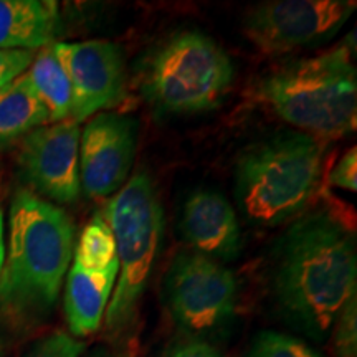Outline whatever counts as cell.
<instances>
[{
  "mask_svg": "<svg viewBox=\"0 0 357 357\" xmlns=\"http://www.w3.org/2000/svg\"><path fill=\"white\" fill-rule=\"evenodd\" d=\"M273 283L293 328L326 341L339 310L357 289L354 231L324 212L301 218L281 238Z\"/></svg>",
  "mask_w": 357,
  "mask_h": 357,
  "instance_id": "1",
  "label": "cell"
},
{
  "mask_svg": "<svg viewBox=\"0 0 357 357\" xmlns=\"http://www.w3.org/2000/svg\"><path fill=\"white\" fill-rule=\"evenodd\" d=\"M75 252V227L63 208L32 190H17L0 275V318L32 328L50 318Z\"/></svg>",
  "mask_w": 357,
  "mask_h": 357,
  "instance_id": "2",
  "label": "cell"
},
{
  "mask_svg": "<svg viewBox=\"0 0 357 357\" xmlns=\"http://www.w3.org/2000/svg\"><path fill=\"white\" fill-rule=\"evenodd\" d=\"M278 118L316 139L351 134L357 119V75L347 43L271 71L258 86Z\"/></svg>",
  "mask_w": 357,
  "mask_h": 357,
  "instance_id": "3",
  "label": "cell"
},
{
  "mask_svg": "<svg viewBox=\"0 0 357 357\" xmlns=\"http://www.w3.org/2000/svg\"><path fill=\"white\" fill-rule=\"evenodd\" d=\"M324 144L281 131L248 147L235 169V195L248 223L276 227L300 213L321 181Z\"/></svg>",
  "mask_w": 357,
  "mask_h": 357,
  "instance_id": "4",
  "label": "cell"
},
{
  "mask_svg": "<svg viewBox=\"0 0 357 357\" xmlns=\"http://www.w3.org/2000/svg\"><path fill=\"white\" fill-rule=\"evenodd\" d=\"M102 217L114 235L119 263L116 288L105 314L106 331L114 336L126 331L136 318L162 235V207L151 177L134 174L113 195Z\"/></svg>",
  "mask_w": 357,
  "mask_h": 357,
  "instance_id": "5",
  "label": "cell"
},
{
  "mask_svg": "<svg viewBox=\"0 0 357 357\" xmlns=\"http://www.w3.org/2000/svg\"><path fill=\"white\" fill-rule=\"evenodd\" d=\"M234 77V63L220 45L200 32H184L154 53L141 91L160 113L195 114L220 105Z\"/></svg>",
  "mask_w": 357,
  "mask_h": 357,
  "instance_id": "6",
  "label": "cell"
},
{
  "mask_svg": "<svg viewBox=\"0 0 357 357\" xmlns=\"http://www.w3.org/2000/svg\"><path fill=\"white\" fill-rule=\"evenodd\" d=\"M172 319L192 339L217 336L236 311L235 276L222 263L200 253H178L164 280Z\"/></svg>",
  "mask_w": 357,
  "mask_h": 357,
  "instance_id": "7",
  "label": "cell"
},
{
  "mask_svg": "<svg viewBox=\"0 0 357 357\" xmlns=\"http://www.w3.org/2000/svg\"><path fill=\"white\" fill-rule=\"evenodd\" d=\"M349 0H278L253 7L243 19V35L266 55H284L334 37L351 19Z\"/></svg>",
  "mask_w": 357,
  "mask_h": 357,
  "instance_id": "8",
  "label": "cell"
},
{
  "mask_svg": "<svg viewBox=\"0 0 357 357\" xmlns=\"http://www.w3.org/2000/svg\"><path fill=\"white\" fill-rule=\"evenodd\" d=\"M79 136V124L65 119L33 129L22 139L17 162L33 194L56 204L78 200Z\"/></svg>",
  "mask_w": 357,
  "mask_h": 357,
  "instance_id": "9",
  "label": "cell"
},
{
  "mask_svg": "<svg viewBox=\"0 0 357 357\" xmlns=\"http://www.w3.org/2000/svg\"><path fill=\"white\" fill-rule=\"evenodd\" d=\"M55 50L71 84V121L79 124L119 102L126 68L118 45L106 40L56 42Z\"/></svg>",
  "mask_w": 357,
  "mask_h": 357,
  "instance_id": "10",
  "label": "cell"
},
{
  "mask_svg": "<svg viewBox=\"0 0 357 357\" xmlns=\"http://www.w3.org/2000/svg\"><path fill=\"white\" fill-rule=\"evenodd\" d=\"M137 121L119 113L93 116L79 136V184L89 199L109 197L126 182L136 155Z\"/></svg>",
  "mask_w": 357,
  "mask_h": 357,
  "instance_id": "11",
  "label": "cell"
},
{
  "mask_svg": "<svg viewBox=\"0 0 357 357\" xmlns=\"http://www.w3.org/2000/svg\"><path fill=\"white\" fill-rule=\"evenodd\" d=\"M181 231L197 253L218 263L235 260L242 248L234 207L215 190H197L185 200Z\"/></svg>",
  "mask_w": 357,
  "mask_h": 357,
  "instance_id": "12",
  "label": "cell"
},
{
  "mask_svg": "<svg viewBox=\"0 0 357 357\" xmlns=\"http://www.w3.org/2000/svg\"><path fill=\"white\" fill-rule=\"evenodd\" d=\"M119 263L102 271H89L75 265L66 273L63 307L70 334L91 336L100 329L118 280Z\"/></svg>",
  "mask_w": 357,
  "mask_h": 357,
  "instance_id": "13",
  "label": "cell"
},
{
  "mask_svg": "<svg viewBox=\"0 0 357 357\" xmlns=\"http://www.w3.org/2000/svg\"><path fill=\"white\" fill-rule=\"evenodd\" d=\"M60 30L53 0H0V50L37 52L55 43Z\"/></svg>",
  "mask_w": 357,
  "mask_h": 357,
  "instance_id": "14",
  "label": "cell"
},
{
  "mask_svg": "<svg viewBox=\"0 0 357 357\" xmlns=\"http://www.w3.org/2000/svg\"><path fill=\"white\" fill-rule=\"evenodd\" d=\"M45 124H50V116L26 71L0 89V149Z\"/></svg>",
  "mask_w": 357,
  "mask_h": 357,
  "instance_id": "15",
  "label": "cell"
},
{
  "mask_svg": "<svg viewBox=\"0 0 357 357\" xmlns=\"http://www.w3.org/2000/svg\"><path fill=\"white\" fill-rule=\"evenodd\" d=\"M55 43L40 48L26 71L40 101L48 111L50 123L70 119L71 111V84L65 66L58 58Z\"/></svg>",
  "mask_w": 357,
  "mask_h": 357,
  "instance_id": "16",
  "label": "cell"
},
{
  "mask_svg": "<svg viewBox=\"0 0 357 357\" xmlns=\"http://www.w3.org/2000/svg\"><path fill=\"white\" fill-rule=\"evenodd\" d=\"M73 263L89 271H102L118 263L114 235L101 213H95L84 227L75 247Z\"/></svg>",
  "mask_w": 357,
  "mask_h": 357,
  "instance_id": "17",
  "label": "cell"
},
{
  "mask_svg": "<svg viewBox=\"0 0 357 357\" xmlns=\"http://www.w3.org/2000/svg\"><path fill=\"white\" fill-rule=\"evenodd\" d=\"M245 357H324L303 339L278 331H261L253 337Z\"/></svg>",
  "mask_w": 357,
  "mask_h": 357,
  "instance_id": "18",
  "label": "cell"
},
{
  "mask_svg": "<svg viewBox=\"0 0 357 357\" xmlns=\"http://www.w3.org/2000/svg\"><path fill=\"white\" fill-rule=\"evenodd\" d=\"M333 349L337 357H357V300L356 294L344 303L334 319Z\"/></svg>",
  "mask_w": 357,
  "mask_h": 357,
  "instance_id": "19",
  "label": "cell"
},
{
  "mask_svg": "<svg viewBox=\"0 0 357 357\" xmlns=\"http://www.w3.org/2000/svg\"><path fill=\"white\" fill-rule=\"evenodd\" d=\"M83 351V341L65 331H53L35 341L22 357H79Z\"/></svg>",
  "mask_w": 357,
  "mask_h": 357,
  "instance_id": "20",
  "label": "cell"
},
{
  "mask_svg": "<svg viewBox=\"0 0 357 357\" xmlns=\"http://www.w3.org/2000/svg\"><path fill=\"white\" fill-rule=\"evenodd\" d=\"M35 52L0 50V89L24 75L32 65Z\"/></svg>",
  "mask_w": 357,
  "mask_h": 357,
  "instance_id": "21",
  "label": "cell"
},
{
  "mask_svg": "<svg viewBox=\"0 0 357 357\" xmlns=\"http://www.w3.org/2000/svg\"><path fill=\"white\" fill-rule=\"evenodd\" d=\"M329 184L339 189L356 192L357 189V154L356 147L342 155L341 160L329 172Z\"/></svg>",
  "mask_w": 357,
  "mask_h": 357,
  "instance_id": "22",
  "label": "cell"
},
{
  "mask_svg": "<svg viewBox=\"0 0 357 357\" xmlns=\"http://www.w3.org/2000/svg\"><path fill=\"white\" fill-rule=\"evenodd\" d=\"M160 357H225L211 342L200 339H182L172 342Z\"/></svg>",
  "mask_w": 357,
  "mask_h": 357,
  "instance_id": "23",
  "label": "cell"
},
{
  "mask_svg": "<svg viewBox=\"0 0 357 357\" xmlns=\"http://www.w3.org/2000/svg\"><path fill=\"white\" fill-rule=\"evenodd\" d=\"M6 225H3V211L0 205V275H2L3 261H6Z\"/></svg>",
  "mask_w": 357,
  "mask_h": 357,
  "instance_id": "24",
  "label": "cell"
},
{
  "mask_svg": "<svg viewBox=\"0 0 357 357\" xmlns=\"http://www.w3.org/2000/svg\"><path fill=\"white\" fill-rule=\"evenodd\" d=\"M88 357H126V356L119 354V352L108 351V349H96V351H93Z\"/></svg>",
  "mask_w": 357,
  "mask_h": 357,
  "instance_id": "25",
  "label": "cell"
},
{
  "mask_svg": "<svg viewBox=\"0 0 357 357\" xmlns=\"http://www.w3.org/2000/svg\"><path fill=\"white\" fill-rule=\"evenodd\" d=\"M3 351H6V334H3L2 326H0V357H2Z\"/></svg>",
  "mask_w": 357,
  "mask_h": 357,
  "instance_id": "26",
  "label": "cell"
}]
</instances>
